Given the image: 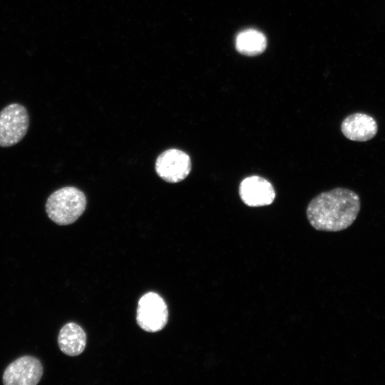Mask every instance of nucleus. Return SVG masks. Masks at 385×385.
Wrapping results in <instances>:
<instances>
[{"mask_svg":"<svg viewBox=\"0 0 385 385\" xmlns=\"http://www.w3.org/2000/svg\"><path fill=\"white\" fill-rule=\"evenodd\" d=\"M360 210V199L354 191L342 188L314 197L307 208L310 225L320 231L338 232L349 227Z\"/></svg>","mask_w":385,"mask_h":385,"instance_id":"1","label":"nucleus"},{"mask_svg":"<svg viewBox=\"0 0 385 385\" xmlns=\"http://www.w3.org/2000/svg\"><path fill=\"white\" fill-rule=\"evenodd\" d=\"M86 198L79 189L68 186L60 188L48 197L46 212L48 217L58 225L76 222L83 213Z\"/></svg>","mask_w":385,"mask_h":385,"instance_id":"2","label":"nucleus"},{"mask_svg":"<svg viewBox=\"0 0 385 385\" xmlns=\"http://www.w3.org/2000/svg\"><path fill=\"white\" fill-rule=\"evenodd\" d=\"M266 46L265 35L255 29L242 31L236 38V48L240 53L245 55L260 54L264 51Z\"/></svg>","mask_w":385,"mask_h":385,"instance_id":"10","label":"nucleus"},{"mask_svg":"<svg viewBox=\"0 0 385 385\" xmlns=\"http://www.w3.org/2000/svg\"><path fill=\"white\" fill-rule=\"evenodd\" d=\"M343 135L350 140L364 142L373 138L378 130L375 119L369 115L355 113L346 117L341 124Z\"/></svg>","mask_w":385,"mask_h":385,"instance_id":"8","label":"nucleus"},{"mask_svg":"<svg viewBox=\"0 0 385 385\" xmlns=\"http://www.w3.org/2000/svg\"><path fill=\"white\" fill-rule=\"evenodd\" d=\"M168 311L164 299L155 292H148L138 301L136 321L138 326L148 332H157L167 324Z\"/></svg>","mask_w":385,"mask_h":385,"instance_id":"4","label":"nucleus"},{"mask_svg":"<svg viewBox=\"0 0 385 385\" xmlns=\"http://www.w3.org/2000/svg\"><path fill=\"white\" fill-rule=\"evenodd\" d=\"M43 375L40 361L31 356H24L11 362L3 374L5 385H36Z\"/></svg>","mask_w":385,"mask_h":385,"instance_id":"6","label":"nucleus"},{"mask_svg":"<svg viewBox=\"0 0 385 385\" xmlns=\"http://www.w3.org/2000/svg\"><path fill=\"white\" fill-rule=\"evenodd\" d=\"M191 170L189 155L178 149L163 152L155 162V171L165 181L175 183L184 180Z\"/></svg>","mask_w":385,"mask_h":385,"instance_id":"5","label":"nucleus"},{"mask_svg":"<svg viewBox=\"0 0 385 385\" xmlns=\"http://www.w3.org/2000/svg\"><path fill=\"white\" fill-rule=\"evenodd\" d=\"M58 343L61 351L71 356L81 354L86 344V335L77 324L69 322L60 330Z\"/></svg>","mask_w":385,"mask_h":385,"instance_id":"9","label":"nucleus"},{"mask_svg":"<svg viewBox=\"0 0 385 385\" xmlns=\"http://www.w3.org/2000/svg\"><path fill=\"white\" fill-rule=\"evenodd\" d=\"M239 194L242 202L250 207H260L272 204L275 197L272 185L257 175L245 178L240 184Z\"/></svg>","mask_w":385,"mask_h":385,"instance_id":"7","label":"nucleus"},{"mask_svg":"<svg viewBox=\"0 0 385 385\" xmlns=\"http://www.w3.org/2000/svg\"><path fill=\"white\" fill-rule=\"evenodd\" d=\"M29 117L26 108L11 103L0 111V146L11 147L20 142L27 133Z\"/></svg>","mask_w":385,"mask_h":385,"instance_id":"3","label":"nucleus"}]
</instances>
